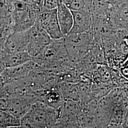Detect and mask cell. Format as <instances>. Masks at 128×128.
Wrapping results in <instances>:
<instances>
[{
  "instance_id": "obj_17",
  "label": "cell",
  "mask_w": 128,
  "mask_h": 128,
  "mask_svg": "<svg viewBox=\"0 0 128 128\" xmlns=\"http://www.w3.org/2000/svg\"><path fill=\"white\" fill-rule=\"evenodd\" d=\"M122 125L123 128H128V109H127L125 115Z\"/></svg>"
},
{
  "instance_id": "obj_21",
  "label": "cell",
  "mask_w": 128,
  "mask_h": 128,
  "mask_svg": "<svg viewBox=\"0 0 128 128\" xmlns=\"http://www.w3.org/2000/svg\"></svg>"
},
{
  "instance_id": "obj_8",
  "label": "cell",
  "mask_w": 128,
  "mask_h": 128,
  "mask_svg": "<svg viewBox=\"0 0 128 128\" xmlns=\"http://www.w3.org/2000/svg\"><path fill=\"white\" fill-rule=\"evenodd\" d=\"M72 12L73 15V25L69 33H92V13L86 11H72Z\"/></svg>"
},
{
  "instance_id": "obj_6",
  "label": "cell",
  "mask_w": 128,
  "mask_h": 128,
  "mask_svg": "<svg viewBox=\"0 0 128 128\" xmlns=\"http://www.w3.org/2000/svg\"><path fill=\"white\" fill-rule=\"evenodd\" d=\"M30 40L29 30L22 32H13L6 39L0 46V51L7 54H12L27 51Z\"/></svg>"
},
{
  "instance_id": "obj_5",
  "label": "cell",
  "mask_w": 128,
  "mask_h": 128,
  "mask_svg": "<svg viewBox=\"0 0 128 128\" xmlns=\"http://www.w3.org/2000/svg\"><path fill=\"white\" fill-rule=\"evenodd\" d=\"M30 40L27 52L33 58L41 53L50 44L53 40L49 35L38 24L29 30Z\"/></svg>"
},
{
  "instance_id": "obj_16",
  "label": "cell",
  "mask_w": 128,
  "mask_h": 128,
  "mask_svg": "<svg viewBox=\"0 0 128 128\" xmlns=\"http://www.w3.org/2000/svg\"><path fill=\"white\" fill-rule=\"evenodd\" d=\"M119 70L122 75L124 78L128 79V67L122 65L120 68Z\"/></svg>"
},
{
  "instance_id": "obj_11",
  "label": "cell",
  "mask_w": 128,
  "mask_h": 128,
  "mask_svg": "<svg viewBox=\"0 0 128 128\" xmlns=\"http://www.w3.org/2000/svg\"><path fill=\"white\" fill-rule=\"evenodd\" d=\"M115 30H125L128 32V4H121L117 11L109 18Z\"/></svg>"
},
{
  "instance_id": "obj_10",
  "label": "cell",
  "mask_w": 128,
  "mask_h": 128,
  "mask_svg": "<svg viewBox=\"0 0 128 128\" xmlns=\"http://www.w3.org/2000/svg\"><path fill=\"white\" fill-rule=\"evenodd\" d=\"M58 21L61 32L64 36L70 32L73 25V15L72 10L61 2L56 8Z\"/></svg>"
},
{
  "instance_id": "obj_20",
  "label": "cell",
  "mask_w": 128,
  "mask_h": 128,
  "mask_svg": "<svg viewBox=\"0 0 128 128\" xmlns=\"http://www.w3.org/2000/svg\"><path fill=\"white\" fill-rule=\"evenodd\" d=\"M127 36H128V35H127Z\"/></svg>"
},
{
  "instance_id": "obj_1",
  "label": "cell",
  "mask_w": 128,
  "mask_h": 128,
  "mask_svg": "<svg viewBox=\"0 0 128 128\" xmlns=\"http://www.w3.org/2000/svg\"><path fill=\"white\" fill-rule=\"evenodd\" d=\"M44 103L37 101L23 118L22 126L28 128H52L60 113Z\"/></svg>"
},
{
  "instance_id": "obj_15",
  "label": "cell",
  "mask_w": 128,
  "mask_h": 128,
  "mask_svg": "<svg viewBox=\"0 0 128 128\" xmlns=\"http://www.w3.org/2000/svg\"><path fill=\"white\" fill-rule=\"evenodd\" d=\"M0 126L4 128L22 126V120L8 112L0 110Z\"/></svg>"
},
{
  "instance_id": "obj_7",
  "label": "cell",
  "mask_w": 128,
  "mask_h": 128,
  "mask_svg": "<svg viewBox=\"0 0 128 128\" xmlns=\"http://www.w3.org/2000/svg\"><path fill=\"white\" fill-rule=\"evenodd\" d=\"M33 60L22 65L8 68L0 73L1 87L10 82L27 78L37 67Z\"/></svg>"
},
{
  "instance_id": "obj_18",
  "label": "cell",
  "mask_w": 128,
  "mask_h": 128,
  "mask_svg": "<svg viewBox=\"0 0 128 128\" xmlns=\"http://www.w3.org/2000/svg\"><path fill=\"white\" fill-rule=\"evenodd\" d=\"M116 0L118 2H119V3H120V4L123 3L124 2V0Z\"/></svg>"
},
{
  "instance_id": "obj_14",
  "label": "cell",
  "mask_w": 128,
  "mask_h": 128,
  "mask_svg": "<svg viewBox=\"0 0 128 128\" xmlns=\"http://www.w3.org/2000/svg\"><path fill=\"white\" fill-rule=\"evenodd\" d=\"M72 11H86L92 13L93 0H61Z\"/></svg>"
},
{
  "instance_id": "obj_2",
  "label": "cell",
  "mask_w": 128,
  "mask_h": 128,
  "mask_svg": "<svg viewBox=\"0 0 128 128\" xmlns=\"http://www.w3.org/2000/svg\"><path fill=\"white\" fill-rule=\"evenodd\" d=\"M14 6L12 16L14 32H22L30 30L36 23L38 12L22 0L14 2Z\"/></svg>"
},
{
  "instance_id": "obj_4",
  "label": "cell",
  "mask_w": 128,
  "mask_h": 128,
  "mask_svg": "<svg viewBox=\"0 0 128 128\" xmlns=\"http://www.w3.org/2000/svg\"><path fill=\"white\" fill-rule=\"evenodd\" d=\"M36 23L46 32L53 40L64 37L61 32L57 16V10L42 7L37 14Z\"/></svg>"
},
{
  "instance_id": "obj_13",
  "label": "cell",
  "mask_w": 128,
  "mask_h": 128,
  "mask_svg": "<svg viewBox=\"0 0 128 128\" xmlns=\"http://www.w3.org/2000/svg\"><path fill=\"white\" fill-rule=\"evenodd\" d=\"M58 88L63 99L66 101L79 102L82 100V95L78 84L63 82Z\"/></svg>"
},
{
  "instance_id": "obj_19",
  "label": "cell",
  "mask_w": 128,
  "mask_h": 128,
  "mask_svg": "<svg viewBox=\"0 0 128 128\" xmlns=\"http://www.w3.org/2000/svg\"><path fill=\"white\" fill-rule=\"evenodd\" d=\"M23 128V127H22V126H18V127H10V128Z\"/></svg>"
},
{
  "instance_id": "obj_9",
  "label": "cell",
  "mask_w": 128,
  "mask_h": 128,
  "mask_svg": "<svg viewBox=\"0 0 128 128\" xmlns=\"http://www.w3.org/2000/svg\"><path fill=\"white\" fill-rule=\"evenodd\" d=\"M33 60L27 51L7 54L0 51V73L5 69L16 66Z\"/></svg>"
},
{
  "instance_id": "obj_3",
  "label": "cell",
  "mask_w": 128,
  "mask_h": 128,
  "mask_svg": "<svg viewBox=\"0 0 128 128\" xmlns=\"http://www.w3.org/2000/svg\"><path fill=\"white\" fill-rule=\"evenodd\" d=\"M37 102L34 96H28L10 99L1 98L0 109L9 112L18 119L27 114L33 105Z\"/></svg>"
},
{
  "instance_id": "obj_12",
  "label": "cell",
  "mask_w": 128,
  "mask_h": 128,
  "mask_svg": "<svg viewBox=\"0 0 128 128\" xmlns=\"http://www.w3.org/2000/svg\"><path fill=\"white\" fill-rule=\"evenodd\" d=\"M66 45L70 46H81L91 45L94 40L92 32L69 33L64 37Z\"/></svg>"
}]
</instances>
